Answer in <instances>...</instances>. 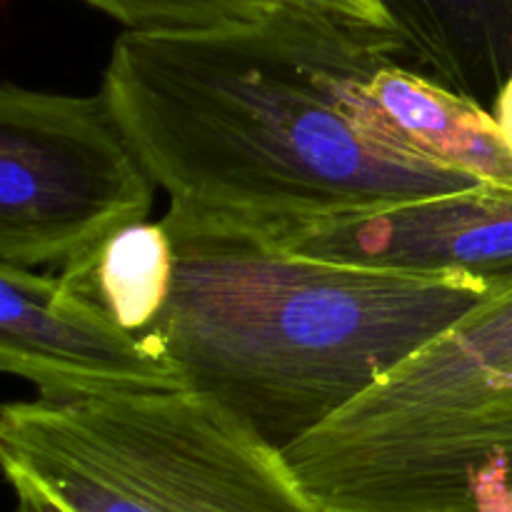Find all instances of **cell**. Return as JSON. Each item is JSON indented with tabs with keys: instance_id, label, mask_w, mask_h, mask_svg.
<instances>
[{
	"instance_id": "obj_1",
	"label": "cell",
	"mask_w": 512,
	"mask_h": 512,
	"mask_svg": "<svg viewBox=\"0 0 512 512\" xmlns=\"http://www.w3.org/2000/svg\"><path fill=\"white\" fill-rule=\"evenodd\" d=\"M393 30L280 5L183 35L123 33L100 93L170 205L260 233L483 185L405 148L368 83Z\"/></svg>"
},
{
	"instance_id": "obj_2",
	"label": "cell",
	"mask_w": 512,
	"mask_h": 512,
	"mask_svg": "<svg viewBox=\"0 0 512 512\" xmlns=\"http://www.w3.org/2000/svg\"><path fill=\"white\" fill-rule=\"evenodd\" d=\"M173 293L145 338L188 390L288 450L512 285L305 258L170 205Z\"/></svg>"
},
{
	"instance_id": "obj_3",
	"label": "cell",
	"mask_w": 512,
	"mask_h": 512,
	"mask_svg": "<svg viewBox=\"0 0 512 512\" xmlns=\"http://www.w3.org/2000/svg\"><path fill=\"white\" fill-rule=\"evenodd\" d=\"M283 455L323 512H512V288Z\"/></svg>"
},
{
	"instance_id": "obj_4",
	"label": "cell",
	"mask_w": 512,
	"mask_h": 512,
	"mask_svg": "<svg viewBox=\"0 0 512 512\" xmlns=\"http://www.w3.org/2000/svg\"><path fill=\"white\" fill-rule=\"evenodd\" d=\"M0 460L50 512H323L283 450L195 390L8 403Z\"/></svg>"
},
{
	"instance_id": "obj_5",
	"label": "cell",
	"mask_w": 512,
	"mask_h": 512,
	"mask_svg": "<svg viewBox=\"0 0 512 512\" xmlns=\"http://www.w3.org/2000/svg\"><path fill=\"white\" fill-rule=\"evenodd\" d=\"M155 180L103 93L0 90V265L85 258L145 223Z\"/></svg>"
},
{
	"instance_id": "obj_6",
	"label": "cell",
	"mask_w": 512,
	"mask_h": 512,
	"mask_svg": "<svg viewBox=\"0 0 512 512\" xmlns=\"http://www.w3.org/2000/svg\"><path fill=\"white\" fill-rule=\"evenodd\" d=\"M0 368L45 403L188 390L148 338L125 333L63 275L0 265Z\"/></svg>"
},
{
	"instance_id": "obj_7",
	"label": "cell",
	"mask_w": 512,
	"mask_h": 512,
	"mask_svg": "<svg viewBox=\"0 0 512 512\" xmlns=\"http://www.w3.org/2000/svg\"><path fill=\"white\" fill-rule=\"evenodd\" d=\"M263 235L278 248L328 263L512 285V188L498 185L483 183Z\"/></svg>"
},
{
	"instance_id": "obj_8",
	"label": "cell",
	"mask_w": 512,
	"mask_h": 512,
	"mask_svg": "<svg viewBox=\"0 0 512 512\" xmlns=\"http://www.w3.org/2000/svg\"><path fill=\"white\" fill-rule=\"evenodd\" d=\"M368 95L385 128L430 163L478 183L512 188V153L485 105L390 60L370 78Z\"/></svg>"
},
{
	"instance_id": "obj_9",
	"label": "cell",
	"mask_w": 512,
	"mask_h": 512,
	"mask_svg": "<svg viewBox=\"0 0 512 512\" xmlns=\"http://www.w3.org/2000/svg\"><path fill=\"white\" fill-rule=\"evenodd\" d=\"M400 63L485 105L512 75V0H383Z\"/></svg>"
},
{
	"instance_id": "obj_10",
	"label": "cell",
	"mask_w": 512,
	"mask_h": 512,
	"mask_svg": "<svg viewBox=\"0 0 512 512\" xmlns=\"http://www.w3.org/2000/svg\"><path fill=\"white\" fill-rule=\"evenodd\" d=\"M125 333L145 338L173 293L175 250L163 223H133L60 270Z\"/></svg>"
},
{
	"instance_id": "obj_11",
	"label": "cell",
	"mask_w": 512,
	"mask_h": 512,
	"mask_svg": "<svg viewBox=\"0 0 512 512\" xmlns=\"http://www.w3.org/2000/svg\"><path fill=\"white\" fill-rule=\"evenodd\" d=\"M138 35H183L253 25L280 0H80Z\"/></svg>"
},
{
	"instance_id": "obj_12",
	"label": "cell",
	"mask_w": 512,
	"mask_h": 512,
	"mask_svg": "<svg viewBox=\"0 0 512 512\" xmlns=\"http://www.w3.org/2000/svg\"><path fill=\"white\" fill-rule=\"evenodd\" d=\"M280 3L293 5V8L300 10H310V13L330 15V18L345 20V23L393 30V20H390V13L383 0H280Z\"/></svg>"
},
{
	"instance_id": "obj_13",
	"label": "cell",
	"mask_w": 512,
	"mask_h": 512,
	"mask_svg": "<svg viewBox=\"0 0 512 512\" xmlns=\"http://www.w3.org/2000/svg\"><path fill=\"white\" fill-rule=\"evenodd\" d=\"M490 113H493L495 123H498L500 128V135H503L505 145H508L512 153V75L505 80L500 93L495 95L493 110H490Z\"/></svg>"
},
{
	"instance_id": "obj_14",
	"label": "cell",
	"mask_w": 512,
	"mask_h": 512,
	"mask_svg": "<svg viewBox=\"0 0 512 512\" xmlns=\"http://www.w3.org/2000/svg\"><path fill=\"white\" fill-rule=\"evenodd\" d=\"M13 512H50L45 508H40L38 503H33V500H25V498H18V508Z\"/></svg>"
}]
</instances>
